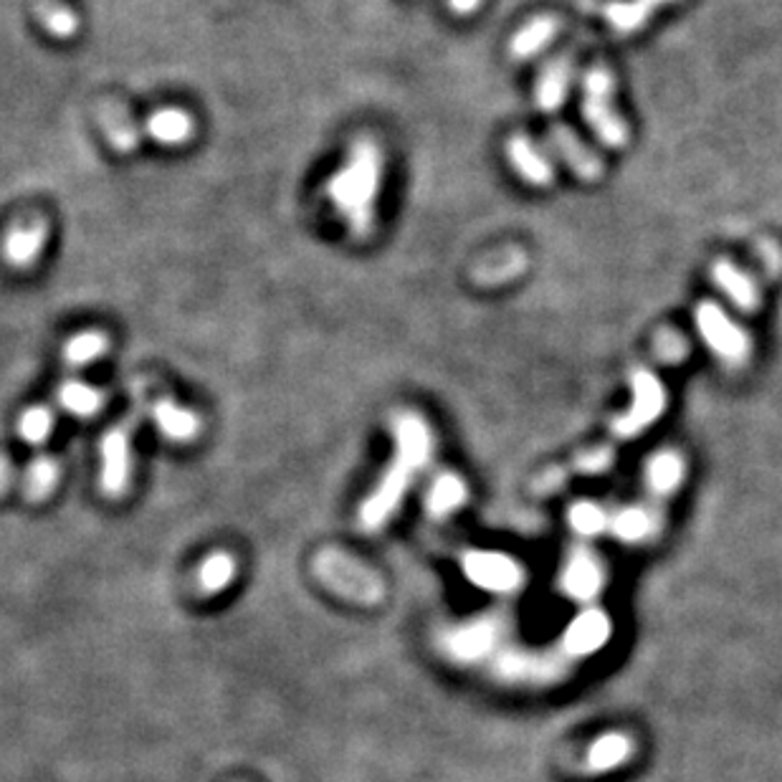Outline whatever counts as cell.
I'll list each match as a JSON object with an SVG mask.
<instances>
[{
	"mask_svg": "<svg viewBox=\"0 0 782 782\" xmlns=\"http://www.w3.org/2000/svg\"><path fill=\"white\" fill-rule=\"evenodd\" d=\"M575 74V59L573 53H557L555 59H549L539 71V79L535 84V102L539 112L553 114L565 104L567 92H570V82Z\"/></svg>",
	"mask_w": 782,
	"mask_h": 782,
	"instance_id": "13",
	"label": "cell"
},
{
	"mask_svg": "<svg viewBox=\"0 0 782 782\" xmlns=\"http://www.w3.org/2000/svg\"><path fill=\"white\" fill-rule=\"evenodd\" d=\"M694 322L701 340L724 366L740 368L750 360L752 340L734 319L714 301H699L694 309Z\"/></svg>",
	"mask_w": 782,
	"mask_h": 782,
	"instance_id": "4",
	"label": "cell"
},
{
	"mask_svg": "<svg viewBox=\"0 0 782 782\" xmlns=\"http://www.w3.org/2000/svg\"><path fill=\"white\" fill-rule=\"evenodd\" d=\"M466 482L451 471H443V474L435 476V482L429 488V496H425V506L433 517H449L451 512H456L461 504L466 502Z\"/></svg>",
	"mask_w": 782,
	"mask_h": 782,
	"instance_id": "22",
	"label": "cell"
},
{
	"mask_svg": "<svg viewBox=\"0 0 782 782\" xmlns=\"http://www.w3.org/2000/svg\"><path fill=\"white\" fill-rule=\"evenodd\" d=\"M33 13L41 29L61 41L71 39L79 31V25H82L79 16L66 3H61V0H39Z\"/></svg>",
	"mask_w": 782,
	"mask_h": 782,
	"instance_id": "25",
	"label": "cell"
},
{
	"mask_svg": "<svg viewBox=\"0 0 782 782\" xmlns=\"http://www.w3.org/2000/svg\"><path fill=\"white\" fill-rule=\"evenodd\" d=\"M53 431V413L43 405H33L18 421V435L29 443V446H41Z\"/></svg>",
	"mask_w": 782,
	"mask_h": 782,
	"instance_id": "31",
	"label": "cell"
},
{
	"mask_svg": "<svg viewBox=\"0 0 782 782\" xmlns=\"http://www.w3.org/2000/svg\"><path fill=\"white\" fill-rule=\"evenodd\" d=\"M496 646V628L488 620H474V624L453 628L443 638V648L451 659L461 663H476L492 654Z\"/></svg>",
	"mask_w": 782,
	"mask_h": 782,
	"instance_id": "14",
	"label": "cell"
},
{
	"mask_svg": "<svg viewBox=\"0 0 782 782\" xmlns=\"http://www.w3.org/2000/svg\"><path fill=\"white\" fill-rule=\"evenodd\" d=\"M557 31H559V21L555 16H535L512 35L510 41L512 59L524 61V59L537 56L539 51H545L549 43L555 41Z\"/></svg>",
	"mask_w": 782,
	"mask_h": 782,
	"instance_id": "20",
	"label": "cell"
},
{
	"mask_svg": "<svg viewBox=\"0 0 782 782\" xmlns=\"http://www.w3.org/2000/svg\"><path fill=\"white\" fill-rule=\"evenodd\" d=\"M610 529L620 542H628V545H636V542H644L654 529L651 514L641 506H628V510H620L616 517L610 519Z\"/></svg>",
	"mask_w": 782,
	"mask_h": 782,
	"instance_id": "29",
	"label": "cell"
},
{
	"mask_svg": "<svg viewBox=\"0 0 782 782\" xmlns=\"http://www.w3.org/2000/svg\"><path fill=\"white\" fill-rule=\"evenodd\" d=\"M613 626L606 613L598 608H588L567 626L563 636V651L573 659H585V656L598 654L603 646L610 641Z\"/></svg>",
	"mask_w": 782,
	"mask_h": 782,
	"instance_id": "11",
	"label": "cell"
},
{
	"mask_svg": "<svg viewBox=\"0 0 782 782\" xmlns=\"http://www.w3.org/2000/svg\"><path fill=\"white\" fill-rule=\"evenodd\" d=\"M506 157L524 183L532 188H549L555 183V165L529 135H512L506 142Z\"/></svg>",
	"mask_w": 782,
	"mask_h": 782,
	"instance_id": "12",
	"label": "cell"
},
{
	"mask_svg": "<svg viewBox=\"0 0 782 782\" xmlns=\"http://www.w3.org/2000/svg\"><path fill=\"white\" fill-rule=\"evenodd\" d=\"M59 405L76 418H92L104 408V393L100 388L82 383V380H66L59 388Z\"/></svg>",
	"mask_w": 782,
	"mask_h": 782,
	"instance_id": "24",
	"label": "cell"
},
{
	"mask_svg": "<svg viewBox=\"0 0 782 782\" xmlns=\"http://www.w3.org/2000/svg\"><path fill=\"white\" fill-rule=\"evenodd\" d=\"M681 479H683V459L677 451H661L648 461L646 482L654 494L669 496L671 492H677Z\"/></svg>",
	"mask_w": 782,
	"mask_h": 782,
	"instance_id": "23",
	"label": "cell"
},
{
	"mask_svg": "<svg viewBox=\"0 0 782 782\" xmlns=\"http://www.w3.org/2000/svg\"><path fill=\"white\" fill-rule=\"evenodd\" d=\"M106 350H110V337L102 330H84L64 344V360L71 368H84L104 358Z\"/></svg>",
	"mask_w": 782,
	"mask_h": 782,
	"instance_id": "26",
	"label": "cell"
},
{
	"mask_svg": "<svg viewBox=\"0 0 782 782\" xmlns=\"http://www.w3.org/2000/svg\"><path fill=\"white\" fill-rule=\"evenodd\" d=\"M446 3L456 16H471L482 6V0H446Z\"/></svg>",
	"mask_w": 782,
	"mask_h": 782,
	"instance_id": "33",
	"label": "cell"
},
{
	"mask_svg": "<svg viewBox=\"0 0 782 782\" xmlns=\"http://www.w3.org/2000/svg\"><path fill=\"white\" fill-rule=\"evenodd\" d=\"M153 421L157 425V431L163 433L165 439L177 441V443H188L200 433V418L195 415V411H191V408H185L181 403H175V400H171V398L155 400Z\"/></svg>",
	"mask_w": 782,
	"mask_h": 782,
	"instance_id": "18",
	"label": "cell"
},
{
	"mask_svg": "<svg viewBox=\"0 0 782 782\" xmlns=\"http://www.w3.org/2000/svg\"><path fill=\"white\" fill-rule=\"evenodd\" d=\"M630 390H634L630 408L613 421V433L618 439H636L646 429H651L666 411V390L659 375H654L651 370L638 368L630 372Z\"/></svg>",
	"mask_w": 782,
	"mask_h": 782,
	"instance_id": "5",
	"label": "cell"
},
{
	"mask_svg": "<svg viewBox=\"0 0 782 782\" xmlns=\"http://www.w3.org/2000/svg\"><path fill=\"white\" fill-rule=\"evenodd\" d=\"M145 132L163 147H181L195 135L193 117L181 106H163L153 112L145 122Z\"/></svg>",
	"mask_w": 782,
	"mask_h": 782,
	"instance_id": "17",
	"label": "cell"
},
{
	"mask_svg": "<svg viewBox=\"0 0 782 782\" xmlns=\"http://www.w3.org/2000/svg\"><path fill=\"white\" fill-rule=\"evenodd\" d=\"M61 469L53 459H35L31 461L29 471H25V492H29L31 500H43L53 492V486L59 482Z\"/></svg>",
	"mask_w": 782,
	"mask_h": 782,
	"instance_id": "30",
	"label": "cell"
},
{
	"mask_svg": "<svg viewBox=\"0 0 782 782\" xmlns=\"http://www.w3.org/2000/svg\"><path fill=\"white\" fill-rule=\"evenodd\" d=\"M570 527L580 537H598L610 527L608 514L593 502H577L570 510Z\"/></svg>",
	"mask_w": 782,
	"mask_h": 782,
	"instance_id": "32",
	"label": "cell"
},
{
	"mask_svg": "<svg viewBox=\"0 0 782 782\" xmlns=\"http://www.w3.org/2000/svg\"><path fill=\"white\" fill-rule=\"evenodd\" d=\"M547 145L553 147L557 160L570 167V171L585 183L598 181L603 175V163L585 142L577 137V132L567 127V124H553L547 132Z\"/></svg>",
	"mask_w": 782,
	"mask_h": 782,
	"instance_id": "10",
	"label": "cell"
},
{
	"mask_svg": "<svg viewBox=\"0 0 782 782\" xmlns=\"http://www.w3.org/2000/svg\"><path fill=\"white\" fill-rule=\"evenodd\" d=\"M49 241V224L41 216L18 220L3 238V259L11 269H31Z\"/></svg>",
	"mask_w": 782,
	"mask_h": 782,
	"instance_id": "9",
	"label": "cell"
},
{
	"mask_svg": "<svg viewBox=\"0 0 782 782\" xmlns=\"http://www.w3.org/2000/svg\"><path fill=\"white\" fill-rule=\"evenodd\" d=\"M461 570H464L471 585L488 593H512L522 585L519 565L502 553L471 549V553H466L464 559H461Z\"/></svg>",
	"mask_w": 782,
	"mask_h": 782,
	"instance_id": "7",
	"label": "cell"
},
{
	"mask_svg": "<svg viewBox=\"0 0 782 782\" xmlns=\"http://www.w3.org/2000/svg\"><path fill=\"white\" fill-rule=\"evenodd\" d=\"M712 279L717 284V289L732 301V307H737L744 315L758 312L760 289L748 271H742L740 266L732 264L730 259H719L712 266Z\"/></svg>",
	"mask_w": 782,
	"mask_h": 782,
	"instance_id": "15",
	"label": "cell"
},
{
	"mask_svg": "<svg viewBox=\"0 0 782 782\" xmlns=\"http://www.w3.org/2000/svg\"><path fill=\"white\" fill-rule=\"evenodd\" d=\"M236 577V559L228 553H213L203 559L198 570V585L203 593H220L226 590Z\"/></svg>",
	"mask_w": 782,
	"mask_h": 782,
	"instance_id": "28",
	"label": "cell"
},
{
	"mask_svg": "<svg viewBox=\"0 0 782 782\" xmlns=\"http://www.w3.org/2000/svg\"><path fill=\"white\" fill-rule=\"evenodd\" d=\"M317 573L319 577H325V583L330 585V588L348 595L352 600L372 603L380 598L378 577L350 555L327 549V553H322L317 559Z\"/></svg>",
	"mask_w": 782,
	"mask_h": 782,
	"instance_id": "6",
	"label": "cell"
},
{
	"mask_svg": "<svg viewBox=\"0 0 782 782\" xmlns=\"http://www.w3.org/2000/svg\"><path fill=\"white\" fill-rule=\"evenodd\" d=\"M630 752H634V742H630L626 734L613 732V734L600 737V740L593 744L590 754H588L590 770H595V772L616 770L618 765H624V762L630 758Z\"/></svg>",
	"mask_w": 782,
	"mask_h": 782,
	"instance_id": "27",
	"label": "cell"
},
{
	"mask_svg": "<svg viewBox=\"0 0 782 782\" xmlns=\"http://www.w3.org/2000/svg\"><path fill=\"white\" fill-rule=\"evenodd\" d=\"M380 181H383V153L372 140H358L325 185L327 200L358 241H366L375 230Z\"/></svg>",
	"mask_w": 782,
	"mask_h": 782,
	"instance_id": "2",
	"label": "cell"
},
{
	"mask_svg": "<svg viewBox=\"0 0 782 782\" xmlns=\"http://www.w3.org/2000/svg\"><path fill=\"white\" fill-rule=\"evenodd\" d=\"M96 122H100L104 140L110 142L117 153L130 155L140 147V127L122 104L106 102L100 110V114H96Z\"/></svg>",
	"mask_w": 782,
	"mask_h": 782,
	"instance_id": "19",
	"label": "cell"
},
{
	"mask_svg": "<svg viewBox=\"0 0 782 782\" xmlns=\"http://www.w3.org/2000/svg\"><path fill=\"white\" fill-rule=\"evenodd\" d=\"M580 110L588 127L595 132V137H598L603 145L610 150H620L628 145L630 132L616 106V79H613L608 66L593 64L583 74Z\"/></svg>",
	"mask_w": 782,
	"mask_h": 782,
	"instance_id": "3",
	"label": "cell"
},
{
	"mask_svg": "<svg viewBox=\"0 0 782 782\" xmlns=\"http://www.w3.org/2000/svg\"><path fill=\"white\" fill-rule=\"evenodd\" d=\"M673 0H613L606 6V21L613 31L618 33H636L651 21L654 13Z\"/></svg>",
	"mask_w": 782,
	"mask_h": 782,
	"instance_id": "21",
	"label": "cell"
},
{
	"mask_svg": "<svg viewBox=\"0 0 782 782\" xmlns=\"http://www.w3.org/2000/svg\"><path fill=\"white\" fill-rule=\"evenodd\" d=\"M100 486L106 496H122L132 476V433L130 425H117L102 439Z\"/></svg>",
	"mask_w": 782,
	"mask_h": 782,
	"instance_id": "8",
	"label": "cell"
},
{
	"mask_svg": "<svg viewBox=\"0 0 782 782\" xmlns=\"http://www.w3.org/2000/svg\"><path fill=\"white\" fill-rule=\"evenodd\" d=\"M559 585H563V593L567 598L577 603H590L598 598L603 590V567L593 555L577 553L575 557H570V563L565 565Z\"/></svg>",
	"mask_w": 782,
	"mask_h": 782,
	"instance_id": "16",
	"label": "cell"
},
{
	"mask_svg": "<svg viewBox=\"0 0 782 782\" xmlns=\"http://www.w3.org/2000/svg\"><path fill=\"white\" fill-rule=\"evenodd\" d=\"M395 439V456L380 476L378 486L360 506V527L375 532L385 527L388 519L398 512L400 502L408 494V488L415 482L433 456V433L429 423L413 411H398L390 421Z\"/></svg>",
	"mask_w": 782,
	"mask_h": 782,
	"instance_id": "1",
	"label": "cell"
}]
</instances>
